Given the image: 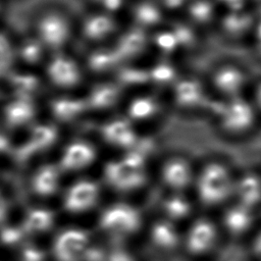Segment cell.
I'll return each mask as SVG.
<instances>
[{"label": "cell", "instance_id": "6da1fadb", "mask_svg": "<svg viewBox=\"0 0 261 261\" xmlns=\"http://www.w3.org/2000/svg\"><path fill=\"white\" fill-rule=\"evenodd\" d=\"M105 177L113 188L119 191L138 189L146 180L145 159L139 153H128L119 160L107 164Z\"/></svg>", "mask_w": 261, "mask_h": 261}, {"label": "cell", "instance_id": "7a4b0ae2", "mask_svg": "<svg viewBox=\"0 0 261 261\" xmlns=\"http://www.w3.org/2000/svg\"><path fill=\"white\" fill-rule=\"evenodd\" d=\"M197 186L200 199L209 205L222 202L232 188L228 170L217 162L209 163L202 169Z\"/></svg>", "mask_w": 261, "mask_h": 261}, {"label": "cell", "instance_id": "3957f363", "mask_svg": "<svg viewBox=\"0 0 261 261\" xmlns=\"http://www.w3.org/2000/svg\"><path fill=\"white\" fill-rule=\"evenodd\" d=\"M141 223L139 212L127 204H114L107 208L100 219L102 228L114 234H129Z\"/></svg>", "mask_w": 261, "mask_h": 261}, {"label": "cell", "instance_id": "277c9868", "mask_svg": "<svg viewBox=\"0 0 261 261\" xmlns=\"http://www.w3.org/2000/svg\"><path fill=\"white\" fill-rule=\"evenodd\" d=\"M40 41L50 48L63 46L70 35V27L66 17L55 11L45 13L38 22Z\"/></svg>", "mask_w": 261, "mask_h": 261}, {"label": "cell", "instance_id": "5b68a950", "mask_svg": "<svg viewBox=\"0 0 261 261\" xmlns=\"http://www.w3.org/2000/svg\"><path fill=\"white\" fill-rule=\"evenodd\" d=\"M88 236L77 229L61 233L55 243V254L60 261H79L86 253Z\"/></svg>", "mask_w": 261, "mask_h": 261}, {"label": "cell", "instance_id": "8992f818", "mask_svg": "<svg viewBox=\"0 0 261 261\" xmlns=\"http://www.w3.org/2000/svg\"><path fill=\"white\" fill-rule=\"evenodd\" d=\"M216 240V228L214 224L207 219L197 220L190 227L186 245L190 252L201 254L208 251Z\"/></svg>", "mask_w": 261, "mask_h": 261}, {"label": "cell", "instance_id": "52a82bcc", "mask_svg": "<svg viewBox=\"0 0 261 261\" xmlns=\"http://www.w3.org/2000/svg\"><path fill=\"white\" fill-rule=\"evenodd\" d=\"M98 187L90 180H83L71 187L65 199V207L72 212L91 208L98 199Z\"/></svg>", "mask_w": 261, "mask_h": 261}, {"label": "cell", "instance_id": "ba28073f", "mask_svg": "<svg viewBox=\"0 0 261 261\" xmlns=\"http://www.w3.org/2000/svg\"><path fill=\"white\" fill-rule=\"evenodd\" d=\"M49 79L58 87L68 88L74 86L80 80V70L73 60L64 56H57L48 65Z\"/></svg>", "mask_w": 261, "mask_h": 261}, {"label": "cell", "instance_id": "9c48e42d", "mask_svg": "<svg viewBox=\"0 0 261 261\" xmlns=\"http://www.w3.org/2000/svg\"><path fill=\"white\" fill-rule=\"evenodd\" d=\"M162 178L170 188L179 190L190 184L192 170L185 160L173 158L164 164L162 168Z\"/></svg>", "mask_w": 261, "mask_h": 261}, {"label": "cell", "instance_id": "30bf717a", "mask_svg": "<svg viewBox=\"0 0 261 261\" xmlns=\"http://www.w3.org/2000/svg\"><path fill=\"white\" fill-rule=\"evenodd\" d=\"M95 150L86 143L70 145L62 158V166L65 169H79L87 166L95 159Z\"/></svg>", "mask_w": 261, "mask_h": 261}, {"label": "cell", "instance_id": "8fae6325", "mask_svg": "<svg viewBox=\"0 0 261 261\" xmlns=\"http://www.w3.org/2000/svg\"><path fill=\"white\" fill-rule=\"evenodd\" d=\"M104 139L117 147L126 148L136 141V135L130 125L124 121L116 120L106 124L103 128Z\"/></svg>", "mask_w": 261, "mask_h": 261}, {"label": "cell", "instance_id": "7c38bea8", "mask_svg": "<svg viewBox=\"0 0 261 261\" xmlns=\"http://www.w3.org/2000/svg\"><path fill=\"white\" fill-rule=\"evenodd\" d=\"M236 191L240 204L250 209L261 200V180L254 174H247L238 181Z\"/></svg>", "mask_w": 261, "mask_h": 261}, {"label": "cell", "instance_id": "4fadbf2b", "mask_svg": "<svg viewBox=\"0 0 261 261\" xmlns=\"http://www.w3.org/2000/svg\"><path fill=\"white\" fill-rule=\"evenodd\" d=\"M153 244L161 249L169 250L177 245L178 234L174 226L169 221L160 220L155 222L150 230Z\"/></svg>", "mask_w": 261, "mask_h": 261}, {"label": "cell", "instance_id": "5bb4252c", "mask_svg": "<svg viewBox=\"0 0 261 261\" xmlns=\"http://www.w3.org/2000/svg\"><path fill=\"white\" fill-rule=\"evenodd\" d=\"M224 225L226 228L233 232L240 233L245 231L251 224L252 216L249 208L243 205H237L229 208L224 214Z\"/></svg>", "mask_w": 261, "mask_h": 261}, {"label": "cell", "instance_id": "9a60e30c", "mask_svg": "<svg viewBox=\"0 0 261 261\" xmlns=\"http://www.w3.org/2000/svg\"><path fill=\"white\" fill-rule=\"evenodd\" d=\"M252 120L251 111L244 105H234L226 112L223 123L229 130H242L248 127Z\"/></svg>", "mask_w": 261, "mask_h": 261}, {"label": "cell", "instance_id": "2e32d148", "mask_svg": "<svg viewBox=\"0 0 261 261\" xmlns=\"http://www.w3.org/2000/svg\"><path fill=\"white\" fill-rule=\"evenodd\" d=\"M34 187L37 193L41 195H50L57 188V172L53 166L42 168L36 175Z\"/></svg>", "mask_w": 261, "mask_h": 261}, {"label": "cell", "instance_id": "e0dca14e", "mask_svg": "<svg viewBox=\"0 0 261 261\" xmlns=\"http://www.w3.org/2000/svg\"><path fill=\"white\" fill-rule=\"evenodd\" d=\"M52 221L53 216L51 212L46 210H34L28 215L24 226L25 229L31 232L43 231L50 227Z\"/></svg>", "mask_w": 261, "mask_h": 261}, {"label": "cell", "instance_id": "ac0fdd59", "mask_svg": "<svg viewBox=\"0 0 261 261\" xmlns=\"http://www.w3.org/2000/svg\"><path fill=\"white\" fill-rule=\"evenodd\" d=\"M164 210L170 218L180 219L190 213L191 205L181 196H171L164 202Z\"/></svg>", "mask_w": 261, "mask_h": 261}, {"label": "cell", "instance_id": "d6986e66", "mask_svg": "<svg viewBox=\"0 0 261 261\" xmlns=\"http://www.w3.org/2000/svg\"><path fill=\"white\" fill-rule=\"evenodd\" d=\"M56 137V133L52 127L41 125L34 129L32 136V148L44 149L50 146Z\"/></svg>", "mask_w": 261, "mask_h": 261}, {"label": "cell", "instance_id": "ffe728a7", "mask_svg": "<svg viewBox=\"0 0 261 261\" xmlns=\"http://www.w3.org/2000/svg\"><path fill=\"white\" fill-rule=\"evenodd\" d=\"M7 118L12 124H19L32 117V107L24 102L12 103L7 108Z\"/></svg>", "mask_w": 261, "mask_h": 261}, {"label": "cell", "instance_id": "44dd1931", "mask_svg": "<svg viewBox=\"0 0 261 261\" xmlns=\"http://www.w3.org/2000/svg\"><path fill=\"white\" fill-rule=\"evenodd\" d=\"M13 61V49L8 39L0 33V76L5 74Z\"/></svg>", "mask_w": 261, "mask_h": 261}, {"label": "cell", "instance_id": "7402d4cb", "mask_svg": "<svg viewBox=\"0 0 261 261\" xmlns=\"http://www.w3.org/2000/svg\"><path fill=\"white\" fill-rule=\"evenodd\" d=\"M81 107L82 106L79 102L62 100V101H58L55 103L54 111L58 117H60L62 119H66V118H70L73 115H75L76 112L80 111Z\"/></svg>", "mask_w": 261, "mask_h": 261}, {"label": "cell", "instance_id": "603a6c76", "mask_svg": "<svg viewBox=\"0 0 261 261\" xmlns=\"http://www.w3.org/2000/svg\"><path fill=\"white\" fill-rule=\"evenodd\" d=\"M129 112L135 118H145L153 112V105L149 101H137L132 105Z\"/></svg>", "mask_w": 261, "mask_h": 261}, {"label": "cell", "instance_id": "cb8c5ba5", "mask_svg": "<svg viewBox=\"0 0 261 261\" xmlns=\"http://www.w3.org/2000/svg\"><path fill=\"white\" fill-rule=\"evenodd\" d=\"M105 21L101 18H92L90 19L87 23H86V34L90 37L96 38L98 36H100L103 32V30H105Z\"/></svg>", "mask_w": 261, "mask_h": 261}, {"label": "cell", "instance_id": "d4e9b609", "mask_svg": "<svg viewBox=\"0 0 261 261\" xmlns=\"http://www.w3.org/2000/svg\"><path fill=\"white\" fill-rule=\"evenodd\" d=\"M254 250L255 252L261 256V232L257 236L256 240H255V243H254Z\"/></svg>", "mask_w": 261, "mask_h": 261}, {"label": "cell", "instance_id": "484cf974", "mask_svg": "<svg viewBox=\"0 0 261 261\" xmlns=\"http://www.w3.org/2000/svg\"><path fill=\"white\" fill-rule=\"evenodd\" d=\"M4 213H5V202L2 196L0 195V219L4 216Z\"/></svg>", "mask_w": 261, "mask_h": 261}]
</instances>
